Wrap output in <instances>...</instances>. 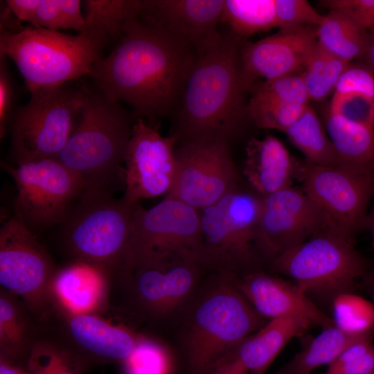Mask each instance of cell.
I'll use <instances>...</instances> for the list:
<instances>
[{"label":"cell","mask_w":374,"mask_h":374,"mask_svg":"<svg viewBox=\"0 0 374 374\" xmlns=\"http://www.w3.org/2000/svg\"><path fill=\"white\" fill-rule=\"evenodd\" d=\"M195 60V50L139 16L130 20L109 55L90 76L107 98L124 102L150 125L173 115ZM155 127V126H154Z\"/></svg>","instance_id":"6da1fadb"},{"label":"cell","mask_w":374,"mask_h":374,"mask_svg":"<svg viewBox=\"0 0 374 374\" xmlns=\"http://www.w3.org/2000/svg\"><path fill=\"white\" fill-rule=\"evenodd\" d=\"M239 40L233 33H220L195 51L193 66L172 115L171 134L177 137L178 143L208 136L230 141L249 119L244 97L247 91L240 72Z\"/></svg>","instance_id":"7a4b0ae2"},{"label":"cell","mask_w":374,"mask_h":374,"mask_svg":"<svg viewBox=\"0 0 374 374\" xmlns=\"http://www.w3.org/2000/svg\"><path fill=\"white\" fill-rule=\"evenodd\" d=\"M78 121L57 159L76 173L89 193H111L123 175L135 121L118 102L86 88Z\"/></svg>","instance_id":"3957f363"},{"label":"cell","mask_w":374,"mask_h":374,"mask_svg":"<svg viewBox=\"0 0 374 374\" xmlns=\"http://www.w3.org/2000/svg\"><path fill=\"white\" fill-rule=\"evenodd\" d=\"M105 46L87 31L72 35L28 26L0 33V56L15 64L30 93L90 75Z\"/></svg>","instance_id":"277c9868"},{"label":"cell","mask_w":374,"mask_h":374,"mask_svg":"<svg viewBox=\"0 0 374 374\" xmlns=\"http://www.w3.org/2000/svg\"><path fill=\"white\" fill-rule=\"evenodd\" d=\"M220 279L199 301L185 345L192 374H210L246 338L266 323L237 287L235 276Z\"/></svg>","instance_id":"5b68a950"},{"label":"cell","mask_w":374,"mask_h":374,"mask_svg":"<svg viewBox=\"0 0 374 374\" xmlns=\"http://www.w3.org/2000/svg\"><path fill=\"white\" fill-rule=\"evenodd\" d=\"M202 252L199 210L166 197L150 208L139 203L123 262L117 271L188 262L202 265Z\"/></svg>","instance_id":"8992f818"},{"label":"cell","mask_w":374,"mask_h":374,"mask_svg":"<svg viewBox=\"0 0 374 374\" xmlns=\"http://www.w3.org/2000/svg\"><path fill=\"white\" fill-rule=\"evenodd\" d=\"M261 198L241 187L199 211L203 267L238 276L258 270Z\"/></svg>","instance_id":"52a82bcc"},{"label":"cell","mask_w":374,"mask_h":374,"mask_svg":"<svg viewBox=\"0 0 374 374\" xmlns=\"http://www.w3.org/2000/svg\"><path fill=\"white\" fill-rule=\"evenodd\" d=\"M137 204L115 199L112 193L83 192L62 223V245L71 261L91 263L114 274L123 262Z\"/></svg>","instance_id":"ba28073f"},{"label":"cell","mask_w":374,"mask_h":374,"mask_svg":"<svg viewBox=\"0 0 374 374\" xmlns=\"http://www.w3.org/2000/svg\"><path fill=\"white\" fill-rule=\"evenodd\" d=\"M274 271L292 278L308 294L332 300L352 292L366 276V263L354 238L328 229L271 261Z\"/></svg>","instance_id":"9c48e42d"},{"label":"cell","mask_w":374,"mask_h":374,"mask_svg":"<svg viewBox=\"0 0 374 374\" xmlns=\"http://www.w3.org/2000/svg\"><path fill=\"white\" fill-rule=\"evenodd\" d=\"M58 267L15 215L0 229L1 288L20 299L45 330L58 308L53 281Z\"/></svg>","instance_id":"30bf717a"},{"label":"cell","mask_w":374,"mask_h":374,"mask_svg":"<svg viewBox=\"0 0 374 374\" xmlns=\"http://www.w3.org/2000/svg\"><path fill=\"white\" fill-rule=\"evenodd\" d=\"M84 88L69 85L30 93L11 125V150L15 165L57 158L64 148L84 103Z\"/></svg>","instance_id":"8fae6325"},{"label":"cell","mask_w":374,"mask_h":374,"mask_svg":"<svg viewBox=\"0 0 374 374\" xmlns=\"http://www.w3.org/2000/svg\"><path fill=\"white\" fill-rule=\"evenodd\" d=\"M2 168L15 181V214L36 231L62 224L72 203L84 191L82 179L57 158H44Z\"/></svg>","instance_id":"7c38bea8"},{"label":"cell","mask_w":374,"mask_h":374,"mask_svg":"<svg viewBox=\"0 0 374 374\" xmlns=\"http://www.w3.org/2000/svg\"><path fill=\"white\" fill-rule=\"evenodd\" d=\"M177 145L175 177L165 197L200 211L240 188L227 139L208 136Z\"/></svg>","instance_id":"4fadbf2b"},{"label":"cell","mask_w":374,"mask_h":374,"mask_svg":"<svg viewBox=\"0 0 374 374\" xmlns=\"http://www.w3.org/2000/svg\"><path fill=\"white\" fill-rule=\"evenodd\" d=\"M298 179L303 192L332 227L351 238L366 227L367 208L374 195V175L337 167L301 163Z\"/></svg>","instance_id":"5bb4252c"},{"label":"cell","mask_w":374,"mask_h":374,"mask_svg":"<svg viewBox=\"0 0 374 374\" xmlns=\"http://www.w3.org/2000/svg\"><path fill=\"white\" fill-rule=\"evenodd\" d=\"M260 198L258 244L264 259L271 261L315 234L335 229L301 188L289 186Z\"/></svg>","instance_id":"9a60e30c"},{"label":"cell","mask_w":374,"mask_h":374,"mask_svg":"<svg viewBox=\"0 0 374 374\" xmlns=\"http://www.w3.org/2000/svg\"><path fill=\"white\" fill-rule=\"evenodd\" d=\"M177 143L175 135L163 136L145 120L135 119L124 163L122 198L125 202L136 205L141 199L170 192L175 177Z\"/></svg>","instance_id":"2e32d148"},{"label":"cell","mask_w":374,"mask_h":374,"mask_svg":"<svg viewBox=\"0 0 374 374\" xmlns=\"http://www.w3.org/2000/svg\"><path fill=\"white\" fill-rule=\"evenodd\" d=\"M100 314L60 312L45 332L93 367L121 364L133 351L141 333L114 324Z\"/></svg>","instance_id":"e0dca14e"},{"label":"cell","mask_w":374,"mask_h":374,"mask_svg":"<svg viewBox=\"0 0 374 374\" xmlns=\"http://www.w3.org/2000/svg\"><path fill=\"white\" fill-rule=\"evenodd\" d=\"M201 268L199 263L188 262L121 270L113 275L111 285L126 288L130 301L144 317L163 318L189 299Z\"/></svg>","instance_id":"ac0fdd59"},{"label":"cell","mask_w":374,"mask_h":374,"mask_svg":"<svg viewBox=\"0 0 374 374\" xmlns=\"http://www.w3.org/2000/svg\"><path fill=\"white\" fill-rule=\"evenodd\" d=\"M317 26L279 31L240 47L239 66L247 92L260 78L264 80L297 73L317 43Z\"/></svg>","instance_id":"d6986e66"},{"label":"cell","mask_w":374,"mask_h":374,"mask_svg":"<svg viewBox=\"0 0 374 374\" xmlns=\"http://www.w3.org/2000/svg\"><path fill=\"white\" fill-rule=\"evenodd\" d=\"M224 0H142L139 17L198 51L220 33Z\"/></svg>","instance_id":"ffe728a7"},{"label":"cell","mask_w":374,"mask_h":374,"mask_svg":"<svg viewBox=\"0 0 374 374\" xmlns=\"http://www.w3.org/2000/svg\"><path fill=\"white\" fill-rule=\"evenodd\" d=\"M235 283L255 310L266 319L296 317L322 329L335 325L332 318L322 312L296 283L260 270L235 278Z\"/></svg>","instance_id":"44dd1931"},{"label":"cell","mask_w":374,"mask_h":374,"mask_svg":"<svg viewBox=\"0 0 374 374\" xmlns=\"http://www.w3.org/2000/svg\"><path fill=\"white\" fill-rule=\"evenodd\" d=\"M111 277L107 269L82 261L58 267L53 281L57 314L105 312L109 309Z\"/></svg>","instance_id":"7402d4cb"},{"label":"cell","mask_w":374,"mask_h":374,"mask_svg":"<svg viewBox=\"0 0 374 374\" xmlns=\"http://www.w3.org/2000/svg\"><path fill=\"white\" fill-rule=\"evenodd\" d=\"M300 166L273 135L252 137L247 143L243 174L260 197L292 186L293 179H298Z\"/></svg>","instance_id":"603a6c76"},{"label":"cell","mask_w":374,"mask_h":374,"mask_svg":"<svg viewBox=\"0 0 374 374\" xmlns=\"http://www.w3.org/2000/svg\"><path fill=\"white\" fill-rule=\"evenodd\" d=\"M310 326L312 325L308 321L300 317L269 319L258 330L246 338L226 359L238 361L249 374H266L285 346Z\"/></svg>","instance_id":"cb8c5ba5"},{"label":"cell","mask_w":374,"mask_h":374,"mask_svg":"<svg viewBox=\"0 0 374 374\" xmlns=\"http://www.w3.org/2000/svg\"><path fill=\"white\" fill-rule=\"evenodd\" d=\"M44 332L22 301L0 287V356L27 367Z\"/></svg>","instance_id":"d4e9b609"},{"label":"cell","mask_w":374,"mask_h":374,"mask_svg":"<svg viewBox=\"0 0 374 374\" xmlns=\"http://www.w3.org/2000/svg\"><path fill=\"white\" fill-rule=\"evenodd\" d=\"M323 125L335 149L339 168L374 175V127L350 121L328 109Z\"/></svg>","instance_id":"484cf974"},{"label":"cell","mask_w":374,"mask_h":374,"mask_svg":"<svg viewBox=\"0 0 374 374\" xmlns=\"http://www.w3.org/2000/svg\"><path fill=\"white\" fill-rule=\"evenodd\" d=\"M317 43L324 49L350 63L364 57L369 33L346 15L329 10L316 30Z\"/></svg>","instance_id":"4316f807"},{"label":"cell","mask_w":374,"mask_h":374,"mask_svg":"<svg viewBox=\"0 0 374 374\" xmlns=\"http://www.w3.org/2000/svg\"><path fill=\"white\" fill-rule=\"evenodd\" d=\"M369 334L372 332L348 335L335 325L323 328L274 374H311L315 368L329 365L346 348Z\"/></svg>","instance_id":"83f0119b"},{"label":"cell","mask_w":374,"mask_h":374,"mask_svg":"<svg viewBox=\"0 0 374 374\" xmlns=\"http://www.w3.org/2000/svg\"><path fill=\"white\" fill-rule=\"evenodd\" d=\"M86 30L103 41H117L126 24L139 16L142 0H87L82 1Z\"/></svg>","instance_id":"f1b7e54d"},{"label":"cell","mask_w":374,"mask_h":374,"mask_svg":"<svg viewBox=\"0 0 374 374\" xmlns=\"http://www.w3.org/2000/svg\"><path fill=\"white\" fill-rule=\"evenodd\" d=\"M292 143L315 165L339 168L334 145L315 111L307 105L285 132Z\"/></svg>","instance_id":"f546056e"},{"label":"cell","mask_w":374,"mask_h":374,"mask_svg":"<svg viewBox=\"0 0 374 374\" xmlns=\"http://www.w3.org/2000/svg\"><path fill=\"white\" fill-rule=\"evenodd\" d=\"M221 21L240 39L277 28L275 0H224Z\"/></svg>","instance_id":"4dcf8cb0"},{"label":"cell","mask_w":374,"mask_h":374,"mask_svg":"<svg viewBox=\"0 0 374 374\" xmlns=\"http://www.w3.org/2000/svg\"><path fill=\"white\" fill-rule=\"evenodd\" d=\"M92 366L69 347L44 332L27 363L32 374H84Z\"/></svg>","instance_id":"1f68e13d"},{"label":"cell","mask_w":374,"mask_h":374,"mask_svg":"<svg viewBox=\"0 0 374 374\" xmlns=\"http://www.w3.org/2000/svg\"><path fill=\"white\" fill-rule=\"evenodd\" d=\"M350 64L317 43L300 73L309 100L321 101L328 97Z\"/></svg>","instance_id":"d6a6232c"},{"label":"cell","mask_w":374,"mask_h":374,"mask_svg":"<svg viewBox=\"0 0 374 374\" xmlns=\"http://www.w3.org/2000/svg\"><path fill=\"white\" fill-rule=\"evenodd\" d=\"M335 326L343 332L359 336L374 329V305L353 292L337 295L332 301Z\"/></svg>","instance_id":"836d02e7"},{"label":"cell","mask_w":374,"mask_h":374,"mask_svg":"<svg viewBox=\"0 0 374 374\" xmlns=\"http://www.w3.org/2000/svg\"><path fill=\"white\" fill-rule=\"evenodd\" d=\"M120 364L123 374H172L173 370L169 350L143 333L131 354Z\"/></svg>","instance_id":"e575fe53"},{"label":"cell","mask_w":374,"mask_h":374,"mask_svg":"<svg viewBox=\"0 0 374 374\" xmlns=\"http://www.w3.org/2000/svg\"><path fill=\"white\" fill-rule=\"evenodd\" d=\"M306 106L251 98L247 110L249 120L258 127L285 132L299 118Z\"/></svg>","instance_id":"d590c367"},{"label":"cell","mask_w":374,"mask_h":374,"mask_svg":"<svg viewBox=\"0 0 374 374\" xmlns=\"http://www.w3.org/2000/svg\"><path fill=\"white\" fill-rule=\"evenodd\" d=\"M247 91L251 98L305 106L309 98L300 73L256 82Z\"/></svg>","instance_id":"8d00e7d4"},{"label":"cell","mask_w":374,"mask_h":374,"mask_svg":"<svg viewBox=\"0 0 374 374\" xmlns=\"http://www.w3.org/2000/svg\"><path fill=\"white\" fill-rule=\"evenodd\" d=\"M328 109L350 121L374 127V96L366 92L335 91Z\"/></svg>","instance_id":"74e56055"},{"label":"cell","mask_w":374,"mask_h":374,"mask_svg":"<svg viewBox=\"0 0 374 374\" xmlns=\"http://www.w3.org/2000/svg\"><path fill=\"white\" fill-rule=\"evenodd\" d=\"M279 30L318 26L323 19L306 0H275Z\"/></svg>","instance_id":"f35d334b"},{"label":"cell","mask_w":374,"mask_h":374,"mask_svg":"<svg viewBox=\"0 0 374 374\" xmlns=\"http://www.w3.org/2000/svg\"><path fill=\"white\" fill-rule=\"evenodd\" d=\"M319 3L346 15L368 33L374 31V0H322Z\"/></svg>","instance_id":"ab89813d"},{"label":"cell","mask_w":374,"mask_h":374,"mask_svg":"<svg viewBox=\"0 0 374 374\" xmlns=\"http://www.w3.org/2000/svg\"><path fill=\"white\" fill-rule=\"evenodd\" d=\"M7 57L0 56V136H4L13 100V87Z\"/></svg>","instance_id":"60d3db41"},{"label":"cell","mask_w":374,"mask_h":374,"mask_svg":"<svg viewBox=\"0 0 374 374\" xmlns=\"http://www.w3.org/2000/svg\"><path fill=\"white\" fill-rule=\"evenodd\" d=\"M33 27L51 30L65 29L59 0H41Z\"/></svg>","instance_id":"b9f144b4"},{"label":"cell","mask_w":374,"mask_h":374,"mask_svg":"<svg viewBox=\"0 0 374 374\" xmlns=\"http://www.w3.org/2000/svg\"><path fill=\"white\" fill-rule=\"evenodd\" d=\"M374 373V345L362 356L335 370L323 374H373Z\"/></svg>","instance_id":"7bdbcfd3"},{"label":"cell","mask_w":374,"mask_h":374,"mask_svg":"<svg viewBox=\"0 0 374 374\" xmlns=\"http://www.w3.org/2000/svg\"><path fill=\"white\" fill-rule=\"evenodd\" d=\"M63 15L65 29H73L78 33L86 30L84 17L80 10L81 2L79 0H59Z\"/></svg>","instance_id":"ee69618b"},{"label":"cell","mask_w":374,"mask_h":374,"mask_svg":"<svg viewBox=\"0 0 374 374\" xmlns=\"http://www.w3.org/2000/svg\"><path fill=\"white\" fill-rule=\"evenodd\" d=\"M6 5L19 21L33 24L41 0H7Z\"/></svg>","instance_id":"f6af8a7d"},{"label":"cell","mask_w":374,"mask_h":374,"mask_svg":"<svg viewBox=\"0 0 374 374\" xmlns=\"http://www.w3.org/2000/svg\"><path fill=\"white\" fill-rule=\"evenodd\" d=\"M210 374H249V373L238 361L233 359H226Z\"/></svg>","instance_id":"bcb514c9"},{"label":"cell","mask_w":374,"mask_h":374,"mask_svg":"<svg viewBox=\"0 0 374 374\" xmlns=\"http://www.w3.org/2000/svg\"><path fill=\"white\" fill-rule=\"evenodd\" d=\"M0 374H32L26 366L0 356Z\"/></svg>","instance_id":"7dc6e473"},{"label":"cell","mask_w":374,"mask_h":374,"mask_svg":"<svg viewBox=\"0 0 374 374\" xmlns=\"http://www.w3.org/2000/svg\"><path fill=\"white\" fill-rule=\"evenodd\" d=\"M363 57L364 64L374 73V31L369 33L368 46Z\"/></svg>","instance_id":"c3c4849f"},{"label":"cell","mask_w":374,"mask_h":374,"mask_svg":"<svg viewBox=\"0 0 374 374\" xmlns=\"http://www.w3.org/2000/svg\"><path fill=\"white\" fill-rule=\"evenodd\" d=\"M373 198V206H372L371 211H370V213L368 214V216H367L366 227H367L369 229V231L371 233V235L372 238V245L374 249V195Z\"/></svg>","instance_id":"681fc988"},{"label":"cell","mask_w":374,"mask_h":374,"mask_svg":"<svg viewBox=\"0 0 374 374\" xmlns=\"http://www.w3.org/2000/svg\"><path fill=\"white\" fill-rule=\"evenodd\" d=\"M365 285L371 301L374 305V275L365 276Z\"/></svg>","instance_id":"f907efd6"},{"label":"cell","mask_w":374,"mask_h":374,"mask_svg":"<svg viewBox=\"0 0 374 374\" xmlns=\"http://www.w3.org/2000/svg\"><path fill=\"white\" fill-rule=\"evenodd\" d=\"M373 374H374V373H373Z\"/></svg>","instance_id":"816d5d0a"}]
</instances>
